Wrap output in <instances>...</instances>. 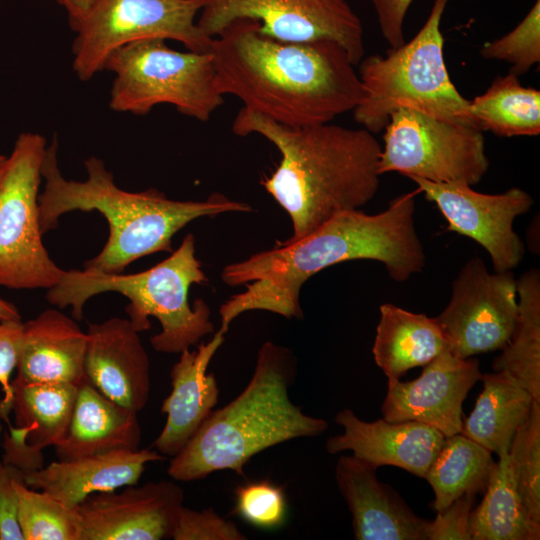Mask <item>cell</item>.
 Returning <instances> with one entry per match:
<instances>
[{
	"mask_svg": "<svg viewBox=\"0 0 540 540\" xmlns=\"http://www.w3.org/2000/svg\"><path fill=\"white\" fill-rule=\"evenodd\" d=\"M68 14V22L73 30L89 14L97 0H55Z\"/></svg>",
	"mask_w": 540,
	"mask_h": 540,
	"instance_id": "cell-40",
	"label": "cell"
},
{
	"mask_svg": "<svg viewBox=\"0 0 540 540\" xmlns=\"http://www.w3.org/2000/svg\"><path fill=\"white\" fill-rule=\"evenodd\" d=\"M47 141L22 132L0 173V286L49 289L63 269L50 258L42 241L39 188Z\"/></svg>",
	"mask_w": 540,
	"mask_h": 540,
	"instance_id": "cell-9",
	"label": "cell"
},
{
	"mask_svg": "<svg viewBox=\"0 0 540 540\" xmlns=\"http://www.w3.org/2000/svg\"><path fill=\"white\" fill-rule=\"evenodd\" d=\"M206 0H97L73 31L72 67L81 81L104 70L118 48L142 39L182 43L187 50L209 52L212 39L197 25Z\"/></svg>",
	"mask_w": 540,
	"mask_h": 540,
	"instance_id": "cell-10",
	"label": "cell"
},
{
	"mask_svg": "<svg viewBox=\"0 0 540 540\" xmlns=\"http://www.w3.org/2000/svg\"><path fill=\"white\" fill-rule=\"evenodd\" d=\"M89 495L75 509L80 540H161L172 537L184 502L172 481L128 485Z\"/></svg>",
	"mask_w": 540,
	"mask_h": 540,
	"instance_id": "cell-15",
	"label": "cell"
},
{
	"mask_svg": "<svg viewBox=\"0 0 540 540\" xmlns=\"http://www.w3.org/2000/svg\"><path fill=\"white\" fill-rule=\"evenodd\" d=\"M24 323L21 320H0V385L4 393L0 400V418L8 426L12 401L11 375L16 369L22 344Z\"/></svg>",
	"mask_w": 540,
	"mask_h": 540,
	"instance_id": "cell-36",
	"label": "cell"
},
{
	"mask_svg": "<svg viewBox=\"0 0 540 540\" xmlns=\"http://www.w3.org/2000/svg\"><path fill=\"white\" fill-rule=\"evenodd\" d=\"M174 540H246L237 525L212 508L201 511L182 507L172 533Z\"/></svg>",
	"mask_w": 540,
	"mask_h": 540,
	"instance_id": "cell-35",
	"label": "cell"
},
{
	"mask_svg": "<svg viewBox=\"0 0 540 540\" xmlns=\"http://www.w3.org/2000/svg\"><path fill=\"white\" fill-rule=\"evenodd\" d=\"M494 463L491 451L463 434L445 437L424 476L437 513L465 494L484 492Z\"/></svg>",
	"mask_w": 540,
	"mask_h": 540,
	"instance_id": "cell-29",
	"label": "cell"
},
{
	"mask_svg": "<svg viewBox=\"0 0 540 540\" xmlns=\"http://www.w3.org/2000/svg\"><path fill=\"white\" fill-rule=\"evenodd\" d=\"M138 412L106 397L85 381L64 438L54 446L58 460H73L117 450L140 449Z\"/></svg>",
	"mask_w": 540,
	"mask_h": 540,
	"instance_id": "cell-24",
	"label": "cell"
},
{
	"mask_svg": "<svg viewBox=\"0 0 540 540\" xmlns=\"http://www.w3.org/2000/svg\"><path fill=\"white\" fill-rule=\"evenodd\" d=\"M19 497L18 521L24 540H80L76 509L52 495L15 481Z\"/></svg>",
	"mask_w": 540,
	"mask_h": 540,
	"instance_id": "cell-31",
	"label": "cell"
},
{
	"mask_svg": "<svg viewBox=\"0 0 540 540\" xmlns=\"http://www.w3.org/2000/svg\"><path fill=\"white\" fill-rule=\"evenodd\" d=\"M518 319L509 342L494 360L495 371L508 372L540 403V275L526 271L516 280Z\"/></svg>",
	"mask_w": 540,
	"mask_h": 540,
	"instance_id": "cell-30",
	"label": "cell"
},
{
	"mask_svg": "<svg viewBox=\"0 0 540 540\" xmlns=\"http://www.w3.org/2000/svg\"><path fill=\"white\" fill-rule=\"evenodd\" d=\"M0 320H21V314L17 307L0 297Z\"/></svg>",
	"mask_w": 540,
	"mask_h": 540,
	"instance_id": "cell-41",
	"label": "cell"
},
{
	"mask_svg": "<svg viewBox=\"0 0 540 540\" xmlns=\"http://www.w3.org/2000/svg\"><path fill=\"white\" fill-rule=\"evenodd\" d=\"M481 503L471 510V540H538L540 523L526 510L518 493L509 455L494 463Z\"/></svg>",
	"mask_w": 540,
	"mask_h": 540,
	"instance_id": "cell-27",
	"label": "cell"
},
{
	"mask_svg": "<svg viewBox=\"0 0 540 540\" xmlns=\"http://www.w3.org/2000/svg\"><path fill=\"white\" fill-rule=\"evenodd\" d=\"M418 193L417 189L394 198L378 214L360 209L339 213L299 240L278 242L272 249L226 265L222 281L246 289L221 305L220 328L227 332L236 317L251 310L302 319V286L317 272L338 263L375 260L397 282L421 272L426 256L414 225Z\"/></svg>",
	"mask_w": 540,
	"mask_h": 540,
	"instance_id": "cell-1",
	"label": "cell"
},
{
	"mask_svg": "<svg viewBox=\"0 0 540 540\" xmlns=\"http://www.w3.org/2000/svg\"><path fill=\"white\" fill-rule=\"evenodd\" d=\"M238 136L258 134L281 161L261 184L288 213L299 240L333 216L361 209L380 184L381 145L368 130L324 123L287 126L242 107L232 124Z\"/></svg>",
	"mask_w": 540,
	"mask_h": 540,
	"instance_id": "cell-3",
	"label": "cell"
},
{
	"mask_svg": "<svg viewBox=\"0 0 540 540\" xmlns=\"http://www.w3.org/2000/svg\"><path fill=\"white\" fill-rule=\"evenodd\" d=\"M374 466L341 456L335 466L338 489L352 515L356 540H426L429 521L418 517Z\"/></svg>",
	"mask_w": 540,
	"mask_h": 540,
	"instance_id": "cell-20",
	"label": "cell"
},
{
	"mask_svg": "<svg viewBox=\"0 0 540 540\" xmlns=\"http://www.w3.org/2000/svg\"><path fill=\"white\" fill-rule=\"evenodd\" d=\"M240 19L259 22L263 34L282 41L336 42L355 66L364 55L363 26L346 0H206L197 25L214 38Z\"/></svg>",
	"mask_w": 540,
	"mask_h": 540,
	"instance_id": "cell-12",
	"label": "cell"
},
{
	"mask_svg": "<svg viewBox=\"0 0 540 540\" xmlns=\"http://www.w3.org/2000/svg\"><path fill=\"white\" fill-rule=\"evenodd\" d=\"M235 512L260 529L280 527L287 515L284 489L269 480H258L239 485L235 489Z\"/></svg>",
	"mask_w": 540,
	"mask_h": 540,
	"instance_id": "cell-34",
	"label": "cell"
},
{
	"mask_svg": "<svg viewBox=\"0 0 540 540\" xmlns=\"http://www.w3.org/2000/svg\"><path fill=\"white\" fill-rule=\"evenodd\" d=\"M206 281L190 233L170 256L142 272L63 270L58 283L48 289L46 299L60 309L71 306L73 318L81 320L89 298L104 292L120 293L129 300L127 319L139 333L150 329L149 317L159 321L161 331L150 338L155 351L181 353L214 332L207 303L202 299L192 306L189 303L190 287Z\"/></svg>",
	"mask_w": 540,
	"mask_h": 540,
	"instance_id": "cell-6",
	"label": "cell"
},
{
	"mask_svg": "<svg viewBox=\"0 0 540 540\" xmlns=\"http://www.w3.org/2000/svg\"><path fill=\"white\" fill-rule=\"evenodd\" d=\"M334 420L343 433L328 438V453L351 451L375 468L395 466L421 478L445 439L440 431L421 422H390L384 418L367 422L348 408L339 411Z\"/></svg>",
	"mask_w": 540,
	"mask_h": 540,
	"instance_id": "cell-17",
	"label": "cell"
},
{
	"mask_svg": "<svg viewBox=\"0 0 540 540\" xmlns=\"http://www.w3.org/2000/svg\"><path fill=\"white\" fill-rule=\"evenodd\" d=\"M210 53L223 96L283 125L329 123L363 97L355 65L333 41H282L240 19L212 39Z\"/></svg>",
	"mask_w": 540,
	"mask_h": 540,
	"instance_id": "cell-2",
	"label": "cell"
},
{
	"mask_svg": "<svg viewBox=\"0 0 540 540\" xmlns=\"http://www.w3.org/2000/svg\"><path fill=\"white\" fill-rule=\"evenodd\" d=\"M423 367L421 375L412 381L388 379L381 407L383 418L421 422L445 437L460 433L463 402L482 375L478 360L462 359L445 350Z\"/></svg>",
	"mask_w": 540,
	"mask_h": 540,
	"instance_id": "cell-16",
	"label": "cell"
},
{
	"mask_svg": "<svg viewBox=\"0 0 540 540\" xmlns=\"http://www.w3.org/2000/svg\"><path fill=\"white\" fill-rule=\"evenodd\" d=\"M1 432H2V426H1V424H0V435H1Z\"/></svg>",
	"mask_w": 540,
	"mask_h": 540,
	"instance_id": "cell-43",
	"label": "cell"
},
{
	"mask_svg": "<svg viewBox=\"0 0 540 540\" xmlns=\"http://www.w3.org/2000/svg\"><path fill=\"white\" fill-rule=\"evenodd\" d=\"M57 147L54 138L42 166L45 183L38 198L40 228L43 234L53 230L67 212H100L109 225L108 239L99 254L84 263L85 270L122 273L141 257L172 252L173 236L197 218L253 211L249 204L220 193L203 201H181L157 189L128 192L115 184L113 174L96 156L84 161L86 180H68L59 169Z\"/></svg>",
	"mask_w": 540,
	"mask_h": 540,
	"instance_id": "cell-4",
	"label": "cell"
},
{
	"mask_svg": "<svg viewBox=\"0 0 540 540\" xmlns=\"http://www.w3.org/2000/svg\"><path fill=\"white\" fill-rule=\"evenodd\" d=\"M516 279L511 271L490 273L470 259L452 285L451 299L436 318L449 351L462 359L502 349L518 319Z\"/></svg>",
	"mask_w": 540,
	"mask_h": 540,
	"instance_id": "cell-13",
	"label": "cell"
},
{
	"mask_svg": "<svg viewBox=\"0 0 540 540\" xmlns=\"http://www.w3.org/2000/svg\"><path fill=\"white\" fill-rule=\"evenodd\" d=\"M380 314L372 352L388 379H400L408 370L425 366L449 350L436 318L390 303L380 306Z\"/></svg>",
	"mask_w": 540,
	"mask_h": 540,
	"instance_id": "cell-25",
	"label": "cell"
},
{
	"mask_svg": "<svg viewBox=\"0 0 540 540\" xmlns=\"http://www.w3.org/2000/svg\"><path fill=\"white\" fill-rule=\"evenodd\" d=\"M6 159H7V156L0 153V173L5 165Z\"/></svg>",
	"mask_w": 540,
	"mask_h": 540,
	"instance_id": "cell-42",
	"label": "cell"
},
{
	"mask_svg": "<svg viewBox=\"0 0 540 540\" xmlns=\"http://www.w3.org/2000/svg\"><path fill=\"white\" fill-rule=\"evenodd\" d=\"M383 38L396 49L405 43L403 23L413 0H370Z\"/></svg>",
	"mask_w": 540,
	"mask_h": 540,
	"instance_id": "cell-39",
	"label": "cell"
},
{
	"mask_svg": "<svg viewBox=\"0 0 540 540\" xmlns=\"http://www.w3.org/2000/svg\"><path fill=\"white\" fill-rule=\"evenodd\" d=\"M295 377L292 351L272 341L263 343L247 386L227 405L213 410L172 457L167 474L182 482L220 470L243 475L256 454L289 440L322 434L328 423L305 414L290 398Z\"/></svg>",
	"mask_w": 540,
	"mask_h": 540,
	"instance_id": "cell-5",
	"label": "cell"
},
{
	"mask_svg": "<svg viewBox=\"0 0 540 540\" xmlns=\"http://www.w3.org/2000/svg\"><path fill=\"white\" fill-rule=\"evenodd\" d=\"M475 499V494H465L437 513L428 523L426 540H471L468 519Z\"/></svg>",
	"mask_w": 540,
	"mask_h": 540,
	"instance_id": "cell-38",
	"label": "cell"
},
{
	"mask_svg": "<svg viewBox=\"0 0 540 540\" xmlns=\"http://www.w3.org/2000/svg\"><path fill=\"white\" fill-rule=\"evenodd\" d=\"M25 476L23 470L0 459V540H24L18 521L15 481L25 480Z\"/></svg>",
	"mask_w": 540,
	"mask_h": 540,
	"instance_id": "cell-37",
	"label": "cell"
},
{
	"mask_svg": "<svg viewBox=\"0 0 540 540\" xmlns=\"http://www.w3.org/2000/svg\"><path fill=\"white\" fill-rule=\"evenodd\" d=\"M471 124L502 137L540 133V91L525 87L519 77L497 76L481 95L469 100Z\"/></svg>",
	"mask_w": 540,
	"mask_h": 540,
	"instance_id": "cell-28",
	"label": "cell"
},
{
	"mask_svg": "<svg viewBox=\"0 0 540 540\" xmlns=\"http://www.w3.org/2000/svg\"><path fill=\"white\" fill-rule=\"evenodd\" d=\"M380 175L398 172L433 183L473 186L489 168L483 132L472 125L400 108L384 128Z\"/></svg>",
	"mask_w": 540,
	"mask_h": 540,
	"instance_id": "cell-11",
	"label": "cell"
},
{
	"mask_svg": "<svg viewBox=\"0 0 540 540\" xmlns=\"http://www.w3.org/2000/svg\"><path fill=\"white\" fill-rule=\"evenodd\" d=\"M448 2L434 0L426 22L409 42L385 57L371 55L358 63L363 97L353 115L364 129L381 132L400 108L472 125L469 100L451 81L444 61L440 24Z\"/></svg>",
	"mask_w": 540,
	"mask_h": 540,
	"instance_id": "cell-7",
	"label": "cell"
},
{
	"mask_svg": "<svg viewBox=\"0 0 540 540\" xmlns=\"http://www.w3.org/2000/svg\"><path fill=\"white\" fill-rule=\"evenodd\" d=\"M409 179L427 200L436 204L449 231L475 240L488 252L494 271H511L522 261L525 248L513 223L533 205L526 191L514 187L501 194H484L463 182Z\"/></svg>",
	"mask_w": 540,
	"mask_h": 540,
	"instance_id": "cell-14",
	"label": "cell"
},
{
	"mask_svg": "<svg viewBox=\"0 0 540 540\" xmlns=\"http://www.w3.org/2000/svg\"><path fill=\"white\" fill-rule=\"evenodd\" d=\"M85 355L86 381L117 404L139 412L151 389L150 360L139 332L127 318L90 324Z\"/></svg>",
	"mask_w": 540,
	"mask_h": 540,
	"instance_id": "cell-19",
	"label": "cell"
},
{
	"mask_svg": "<svg viewBox=\"0 0 540 540\" xmlns=\"http://www.w3.org/2000/svg\"><path fill=\"white\" fill-rule=\"evenodd\" d=\"M508 455L520 498L530 517L540 523V403L535 400L512 439Z\"/></svg>",
	"mask_w": 540,
	"mask_h": 540,
	"instance_id": "cell-32",
	"label": "cell"
},
{
	"mask_svg": "<svg viewBox=\"0 0 540 540\" xmlns=\"http://www.w3.org/2000/svg\"><path fill=\"white\" fill-rule=\"evenodd\" d=\"M164 458L156 450L138 449L57 460L27 473L25 483L74 509L93 493L116 491L137 484L146 464Z\"/></svg>",
	"mask_w": 540,
	"mask_h": 540,
	"instance_id": "cell-22",
	"label": "cell"
},
{
	"mask_svg": "<svg viewBox=\"0 0 540 540\" xmlns=\"http://www.w3.org/2000/svg\"><path fill=\"white\" fill-rule=\"evenodd\" d=\"M483 390L461 434L476 441L498 457L507 454L517 429L528 418L531 394L508 372L482 374Z\"/></svg>",
	"mask_w": 540,
	"mask_h": 540,
	"instance_id": "cell-26",
	"label": "cell"
},
{
	"mask_svg": "<svg viewBox=\"0 0 540 540\" xmlns=\"http://www.w3.org/2000/svg\"><path fill=\"white\" fill-rule=\"evenodd\" d=\"M87 333L75 319L57 309H46L24 323L16 378L24 382L86 381Z\"/></svg>",
	"mask_w": 540,
	"mask_h": 540,
	"instance_id": "cell-23",
	"label": "cell"
},
{
	"mask_svg": "<svg viewBox=\"0 0 540 540\" xmlns=\"http://www.w3.org/2000/svg\"><path fill=\"white\" fill-rule=\"evenodd\" d=\"M11 411L15 425L4 436L2 460L26 474L42 468L43 449L57 445L65 436L78 387L64 382L12 383Z\"/></svg>",
	"mask_w": 540,
	"mask_h": 540,
	"instance_id": "cell-18",
	"label": "cell"
},
{
	"mask_svg": "<svg viewBox=\"0 0 540 540\" xmlns=\"http://www.w3.org/2000/svg\"><path fill=\"white\" fill-rule=\"evenodd\" d=\"M482 58L503 61L510 65L509 73L526 74L540 62V0H536L522 21L509 33L484 43Z\"/></svg>",
	"mask_w": 540,
	"mask_h": 540,
	"instance_id": "cell-33",
	"label": "cell"
},
{
	"mask_svg": "<svg viewBox=\"0 0 540 540\" xmlns=\"http://www.w3.org/2000/svg\"><path fill=\"white\" fill-rule=\"evenodd\" d=\"M226 331L219 329L207 343L196 350H183L170 371L171 392L163 400L161 411L166 422L154 447L164 457H174L186 445L213 412L219 388L208 365L225 340Z\"/></svg>",
	"mask_w": 540,
	"mask_h": 540,
	"instance_id": "cell-21",
	"label": "cell"
},
{
	"mask_svg": "<svg viewBox=\"0 0 540 540\" xmlns=\"http://www.w3.org/2000/svg\"><path fill=\"white\" fill-rule=\"evenodd\" d=\"M165 39L128 43L110 54L104 70L114 74L109 107L137 116L159 104L173 105L181 114L207 122L223 103L209 52H181Z\"/></svg>",
	"mask_w": 540,
	"mask_h": 540,
	"instance_id": "cell-8",
	"label": "cell"
}]
</instances>
